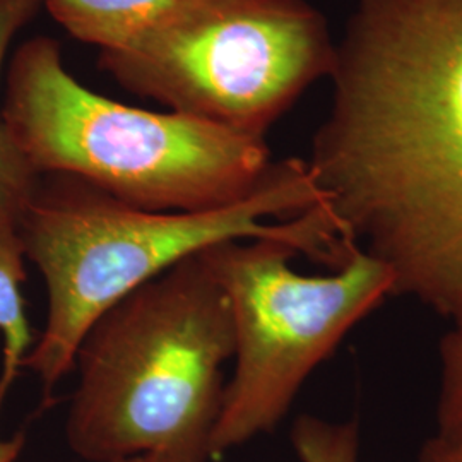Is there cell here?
<instances>
[{"mask_svg":"<svg viewBox=\"0 0 462 462\" xmlns=\"http://www.w3.org/2000/svg\"><path fill=\"white\" fill-rule=\"evenodd\" d=\"M336 50L307 0H182L99 66L171 112L265 139L307 88L330 78Z\"/></svg>","mask_w":462,"mask_h":462,"instance_id":"5","label":"cell"},{"mask_svg":"<svg viewBox=\"0 0 462 462\" xmlns=\"http://www.w3.org/2000/svg\"><path fill=\"white\" fill-rule=\"evenodd\" d=\"M298 254L278 238L206 248L235 329V370L211 440L213 457L276 429L315 368L394 293L389 269L360 250H351L330 276L298 274L291 269Z\"/></svg>","mask_w":462,"mask_h":462,"instance_id":"6","label":"cell"},{"mask_svg":"<svg viewBox=\"0 0 462 462\" xmlns=\"http://www.w3.org/2000/svg\"><path fill=\"white\" fill-rule=\"evenodd\" d=\"M291 444L300 462H362L356 420L329 421L301 414L293 423Z\"/></svg>","mask_w":462,"mask_h":462,"instance_id":"10","label":"cell"},{"mask_svg":"<svg viewBox=\"0 0 462 462\" xmlns=\"http://www.w3.org/2000/svg\"><path fill=\"white\" fill-rule=\"evenodd\" d=\"M42 7L43 0H0V74L13 40ZM42 179L0 122V228L19 226Z\"/></svg>","mask_w":462,"mask_h":462,"instance_id":"8","label":"cell"},{"mask_svg":"<svg viewBox=\"0 0 462 462\" xmlns=\"http://www.w3.org/2000/svg\"><path fill=\"white\" fill-rule=\"evenodd\" d=\"M418 462H462V427L437 430L421 446Z\"/></svg>","mask_w":462,"mask_h":462,"instance_id":"12","label":"cell"},{"mask_svg":"<svg viewBox=\"0 0 462 462\" xmlns=\"http://www.w3.org/2000/svg\"><path fill=\"white\" fill-rule=\"evenodd\" d=\"M440 393L437 430L462 427V324L452 326L440 341Z\"/></svg>","mask_w":462,"mask_h":462,"instance_id":"11","label":"cell"},{"mask_svg":"<svg viewBox=\"0 0 462 462\" xmlns=\"http://www.w3.org/2000/svg\"><path fill=\"white\" fill-rule=\"evenodd\" d=\"M182 0H43V7L67 33L116 53L148 33Z\"/></svg>","mask_w":462,"mask_h":462,"instance_id":"7","label":"cell"},{"mask_svg":"<svg viewBox=\"0 0 462 462\" xmlns=\"http://www.w3.org/2000/svg\"><path fill=\"white\" fill-rule=\"evenodd\" d=\"M307 166L349 250L462 324V0H356Z\"/></svg>","mask_w":462,"mask_h":462,"instance_id":"1","label":"cell"},{"mask_svg":"<svg viewBox=\"0 0 462 462\" xmlns=\"http://www.w3.org/2000/svg\"><path fill=\"white\" fill-rule=\"evenodd\" d=\"M26 252L19 226L0 228V332L4 336V368L0 377V404L7 394L17 368L33 347L21 284L26 281Z\"/></svg>","mask_w":462,"mask_h":462,"instance_id":"9","label":"cell"},{"mask_svg":"<svg viewBox=\"0 0 462 462\" xmlns=\"http://www.w3.org/2000/svg\"><path fill=\"white\" fill-rule=\"evenodd\" d=\"M120 462H170L163 456H158V454H146V456H137V457H131V459H125V461Z\"/></svg>","mask_w":462,"mask_h":462,"instance_id":"13","label":"cell"},{"mask_svg":"<svg viewBox=\"0 0 462 462\" xmlns=\"http://www.w3.org/2000/svg\"><path fill=\"white\" fill-rule=\"evenodd\" d=\"M19 236L49 298L45 329L23 366L40 377L49 399L99 317L190 255L261 238L290 242L336 269L349 254L307 162L298 158L274 163L247 198L192 213L139 209L76 177L43 175Z\"/></svg>","mask_w":462,"mask_h":462,"instance_id":"2","label":"cell"},{"mask_svg":"<svg viewBox=\"0 0 462 462\" xmlns=\"http://www.w3.org/2000/svg\"><path fill=\"white\" fill-rule=\"evenodd\" d=\"M233 355L230 301L202 250L118 300L86 332L69 446L89 462L209 461Z\"/></svg>","mask_w":462,"mask_h":462,"instance_id":"3","label":"cell"},{"mask_svg":"<svg viewBox=\"0 0 462 462\" xmlns=\"http://www.w3.org/2000/svg\"><path fill=\"white\" fill-rule=\"evenodd\" d=\"M0 122L40 175L76 177L146 211L230 206L274 165L263 137L88 89L49 36L30 38L11 57Z\"/></svg>","mask_w":462,"mask_h":462,"instance_id":"4","label":"cell"}]
</instances>
